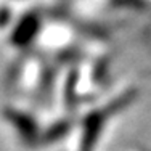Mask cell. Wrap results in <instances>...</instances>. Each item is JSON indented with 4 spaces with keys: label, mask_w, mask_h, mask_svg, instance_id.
I'll return each mask as SVG.
<instances>
[{
    "label": "cell",
    "mask_w": 151,
    "mask_h": 151,
    "mask_svg": "<svg viewBox=\"0 0 151 151\" xmlns=\"http://www.w3.org/2000/svg\"><path fill=\"white\" fill-rule=\"evenodd\" d=\"M148 35H150V39H151V26H150V29H148Z\"/></svg>",
    "instance_id": "6da1fadb"
}]
</instances>
